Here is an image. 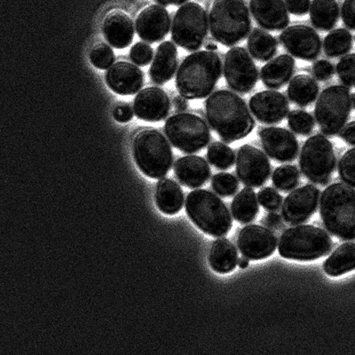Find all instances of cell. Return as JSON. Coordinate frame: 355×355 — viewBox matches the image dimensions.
Here are the masks:
<instances>
[{"instance_id":"cell-4","label":"cell","mask_w":355,"mask_h":355,"mask_svg":"<svg viewBox=\"0 0 355 355\" xmlns=\"http://www.w3.org/2000/svg\"><path fill=\"white\" fill-rule=\"evenodd\" d=\"M209 24L212 37L227 46H234L245 39L252 27L248 8L243 0H215Z\"/></svg>"},{"instance_id":"cell-49","label":"cell","mask_w":355,"mask_h":355,"mask_svg":"<svg viewBox=\"0 0 355 355\" xmlns=\"http://www.w3.org/2000/svg\"><path fill=\"white\" fill-rule=\"evenodd\" d=\"M264 224L268 227L278 228L281 227L282 218L277 214H269L264 220Z\"/></svg>"},{"instance_id":"cell-48","label":"cell","mask_w":355,"mask_h":355,"mask_svg":"<svg viewBox=\"0 0 355 355\" xmlns=\"http://www.w3.org/2000/svg\"><path fill=\"white\" fill-rule=\"evenodd\" d=\"M340 136L347 144L355 146V121L345 125Z\"/></svg>"},{"instance_id":"cell-50","label":"cell","mask_w":355,"mask_h":355,"mask_svg":"<svg viewBox=\"0 0 355 355\" xmlns=\"http://www.w3.org/2000/svg\"><path fill=\"white\" fill-rule=\"evenodd\" d=\"M173 104L178 111H185L189 106L188 101L182 96L174 98Z\"/></svg>"},{"instance_id":"cell-26","label":"cell","mask_w":355,"mask_h":355,"mask_svg":"<svg viewBox=\"0 0 355 355\" xmlns=\"http://www.w3.org/2000/svg\"><path fill=\"white\" fill-rule=\"evenodd\" d=\"M295 62L290 55H283L272 60L261 69L262 82L266 87L277 89L283 87L293 75Z\"/></svg>"},{"instance_id":"cell-41","label":"cell","mask_w":355,"mask_h":355,"mask_svg":"<svg viewBox=\"0 0 355 355\" xmlns=\"http://www.w3.org/2000/svg\"><path fill=\"white\" fill-rule=\"evenodd\" d=\"M337 72L345 85L355 87V53L341 59L337 66Z\"/></svg>"},{"instance_id":"cell-11","label":"cell","mask_w":355,"mask_h":355,"mask_svg":"<svg viewBox=\"0 0 355 355\" xmlns=\"http://www.w3.org/2000/svg\"><path fill=\"white\" fill-rule=\"evenodd\" d=\"M207 31V15L201 6L190 2L177 11L172 37L178 46L189 51L198 50L204 43Z\"/></svg>"},{"instance_id":"cell-25","label":"cell","mask_w":355,"mask_h":355,"mask_svg":"<svg viewBox=\"0 0 355 355\" xmlns=\"http://www.w3.org/2000/svg\"><path fill=\"white\" fill-rule=\"evenodd\" d=\"M178 52L176 46L170 41L158 46L157 55L152 62L150 76L154 84L164 85L170 81L176 71Z\"/></svg>"},{"instance_id":"cell-35","label":"cell","mask_w":355,"mask_h":355,"mask_svg":"<svg viewBox=\"0 0 355 355\" xmlns=\"http://www.w3.org/2000/svg\"><path fill=\"white\" fill-rule=\"evenodd\" d=\"M209 162L218 169L227 170L232 167L236 161L234 153L227 145L221 142H214L207 152Z\"/></svg>"},{"instance_id":"cell-46","label":"cell","mask_w":355,"mask_h":355,"mask_svg":"<svg viewBox=\"0 0 355 355\" xmlns=\"http://www.w3.org/2000/svg\"><path fill=\"white\" fill-rule=\"evenodd\" d=\"M287 10L295 15H305L310 10V0H285Z\"/></svg>"},{"instance_id":"cell-6","label":"cell","mask_w":355,"mask_h":355,"mask_svg":"<svg viewBox=\"0 0 355 355\" xmlns=\"http://www.w3.org/2000/svg\"><path fill=\"white\" fill-rule=\"evenodd\" d=\"M132 151L139 170L151 179L166 176L172 167V148L157 130L144 129L139 132L133 139Z\"/></svg>"},{"instance_id":"cell-39","label":"cell","mask_w":355,"mask_h":355,"mask_svg":"<svg viewBox=\"0 0 355 355\" xmlns=\"http://www.w3.org/2000/svg\"><path fill=\"white\" fill-rule=\"evenodd\" d=\"M211 185L214 191L223 198L236 194L239 189V182L236 178L230 173L217 174L212 179Z\"/></svg>"},{"instance_id":"cell-34","label":"cell","mask_w":355,"mask_h":355,"mask_svg":"<svg viewBox=\"0 0 355 355\" xmlns=\"http://www.w3.org/2000/svg\"><path fill=\"white\" fill-rule=\"evenodd\" d=\"M353 46V39L349 31L338 28L329 34L324 40V52L329 57H338L349 52Z\"/></svg>"},{"instance_id":"cell-52","label":"cell","mask_w":355,"mask_h":355,"mask_svg":"<svg viewBox=\"0 0 355 355\" xmlns=\"http://www.w3.org/2000/svg\"><path fill=\"white\" fill-rule=\"evenodd\" d=\"M239 268L241 269H245V268H248V266H249L248 259L245 258V257H244V258L240 259L239 261Z\"/></svg>"},{"instance_id":"cell-28","label":"cell","mask_w":355,"mask_h":355,"mask_svg":"<svg viewBox=\"0 0 355 355\" xmlns=\"http://www.w3.org/2000/svg\"><path fill=\"white\" fill-rule=\"evenodd\" d=\"M209 261L211 268L218 274H228L239 264V253L227 239L215 241L212 244Z\"/></svg>"},{"instance_id":"cell-20","label":"cell","mask_w":355,"mask_h":355,"mask_svg":"<svg viewBox=\"0 0 355 355\" xmlns=\"http://www.w3.org/2000/svg\"><path fill=\"white\" fill-rule=\"evenodd\" d=\"M170 109L169 97L160 88H146L135 100V115L144 121H162L168 116Z\"/></svg>"},{"instance_id":"cell-31","label":"cell","mask_w":355,"mask_h":355,"mask_svg":"<svg viewBox=\"0 0 355 355\" xmlns=\"http://www.w3.org/2000/svg\"><path fill=\"white\" fill-rule=\"evenodd\" d=\"M319 87L312 78L306 75H299L291 80L288 88V95L297 105H310L316 100Z\"/></svg>"},{"instance_id":"cell-10","label":"cell","mask_w":355,"mask_h":355,"mask_svg":"<svg viewBox=\"0 0 355 355\" xmlns=\"http://www.w3.org/2000/svg\"><path fill=\"white\" fill-rule=\"evenodd\" d=\"M300 164L304 175L311 182L328 184L336 166L331 141L321 135L307 139L301 152Z\"/></svg>"},{"instance_id":"cell-7","label":"cell","mask_w":355,"mask_h":355,"mask_svg":"<svg viewBox=\"0 0 355 355\" xmlns=\"http://www.w3.org/2000/svg\"><path fill=\"white\" fill-rule=\"evenodd\" d=\"M331 237L321 228L299 226L285 231L279 242V253L284 259L313 261L331 252Z\"/></svg>"},{"instance_id":"cell-18","label":"cell","mask_w":355,"mask_h":355,"mask_svg":"<svg viewBox=\"0 0 355 355\" xmlns=\"http://www.w3.org/2000/svg\"><path fill=\"white\" fill-rule=\"evenodd\" d=\"M263 148L272 159L291 162L299 153V144L293 133L277 128L263 129L261 133Z\"/></svg>"},{"instance_id":"cell-8","label":"cell","mask_w":355,"mask_h":355,"mask_svg":"<svg viewBox=\"0 0 355 355\" xmlns=\"http://www.w3.org/2000/svg\"><path fill=\"white\" fill-rule=\"evenodd\" d=\"M171 144L185 153H196L209 144L210 130L198 116L189 113L177 114L167 120L164 128Z\"/></svg>"},{"instance_id":"cell-53","label":"cell","mask_w":355,"mask_h":355,"mask_svg":"<svg viewBox=\"0 0 355 355\" xmlns=\"http://www.w3.org/2000/svg\"><path fill=\"white\" fill-rule=\"evenodd\" d=\"M206 49H207V51H211V52H214V51L218 49V46L215 43H208L206 44Z\"/></svg>"},{"instance_id":"cell-38","label":"cell","mask_w":355,"mask_h":355,"mask_svg":"<svg viewBox=\"0 0 355 355\" xmlns=\"http://www.w3.org/2000/svg\"><path fill=\"white\" fill-rule=\"evenodd\" d=\"M89 56H90L92 64L99 69H110L116 59L112 49L105 43H100L94 46Z\"/></svg>"},{"instance_id":"cell-24","label":"cell","mask_w":355,"mask_h":355,"mask_svg":"<svg viewBox=\"0 0 355 355\" xmlns=\"http://www.w3.org/2000/svg\"><path fill=\"white\" fill-rule=\"evenodd\" d=\"M174 173L180 182L190 189L205 185L211 176L207 162L196 155H189L178 160L174 166Z\"/></svg>"},{"instance_id":"cell-37","label":"cell","mask_w":355,"mask_h":355,"mask_svg":"<svg viewBox=\"0 0 355 355\" xmlns=\"http://www.w3.org/2000/svg\"><path fill=\"white\" fill-rule=\"evenodd\" d=\"M288 123L291 129L297 135H310L315 128V120L305 111L295 110L291 112L288 116Z\"/></svg>"},{"instance_id":"cell-5","label":"cell","mask_w":355,"mask_h":355,"mask_svg":"<svg viewBox=\"0 0 355 355\" xmlns=\"http://www.w3.org/2000/svg\"><path fill=\"white\" fill-rule=\"evenodd\" d=\"M186 211L196 226L209 236L222 237L232 228V218L226 205L207 190L190 193L187 198Z\"/></svg>"},{"instance_id":"cell-21","label":"cell","mask_w":355,"mask_h":355,"mask_svg":"<svg viewBox=\"0 0 355 355\" xmlns=\"http://www.w3.org/2000/svg\"><path fill=\"white\" fill-rule=\"evenodd\" d=\"M109 87L120 95H132L144 87V74L135 65L119 62L110 67L106 74Z\"/></svg>"},{"instance_id":"cell-43","label":"cell","mask_w":355,"mask_h":355,"mask_svg":"<svg viewBox=\"0 0 355 355\" xmlns=\"http://www.w3.org/2000/svg\"><path fill=\"white\" fill-rule=\"evenodd\" d=\"M258 200L263 207L271 211H277L283 202V198L271 188H266L259 191Z\"/></svg>"},{"instance_id":"cell-54","label":"cell","mask_w":355,"mask_h":355,"mask_svg":"<svg viewBox=\"0 0 355 355\" xmlns=\"http://www.w3.org/2000/svg\"><path fill=\"white\" fill-rule=\"evenodd\" d=\"M354 101V106H355V100Z\"/></svg>"},{"instance_id":"cell-29","label":"cell","mask_w":355,"mask_h":355,"mask_svg":"<svg viewBox=\"0 0 355 355\" xmlns=\"http://www.w3.org/2000/svg\"><path fill=\"white\" fill-rule=\"evenodd\" d=\"M326 274L338 277L355 270V243H347L339 246L323 265Z\"/></svg>"},{"instance_id":"cell-40","label":"cell","mask_w":355,"mask_h":355,"mask_svg":"<svg viewBox=\"0 0 355 355\" xmlns=\"http://www.w3.org/2000/svg\"><path fill=\"white\" fill-rule=\"evenodd\" d=\"M338 172L345 184L355 188V148L347 151L341 158Z\"/></svg>"},{"instance_id":"cell-42","label":"cell","mask_w":355,"mask_h":355,"mask_svg":"<svg viewBox=\"0 0 355 355\" xmlns=\"http://www.w3.org/2000/svg\"><path fill=\"white\" fill-rule=\"evenodd\" d=\"M130 58L135 64L142 67L147 66L150 64L153 58V50L150 44L144 42L135 44L130 52Z\"/></svg>"},{"instance_id":"cell-13","label":"cell","mask_w":355,"mask_h":355,"mask_svg":"<svg viewBox=\"0 0 355 355\" xmlns=\"http://www.w3.org/2000/svg\"><path fill=\"white\" fill-rule=\"evenodd\" d=\"M236 171L244 185L259 188L270 176L271 166L263 152L252 146L244 145L237 154Z\"/></svg>"},{"instance_id":"cell-27","label":"cell","mask_w":355,"mask_h":355,"mask_svg":"<svg viewBox=\"0 0 355 355\" xmlns=\"http://www.w3.org/2000/svg\"><path fill=\"white\" fill-rule=\"evenodd\" d=\"M155 202L163 214H177L182 211L184 204L182 188L173 180H161L155 189Z\"/></svg>"},{"instance_id":"cell-23","label":"cell","mask_w":355,"mask_h":355,"mask_svg":"<svg viewBox=\"0 0 355 355\" xmlns=\"http://www.w3.org/2000/svg\"><path fill=\"white\" fill-rule=\"evenodd\" d=\"M104 37L111 46L125 49L132 44L135 26L132 19L122 11H114L107 15L103 22Z\"/></svg>"},{"instance_id":"cell-47","label":"cell","mask_w":355,"mask_h":355,"mask_svg":"<svg viewBox=\"0 0 355 355\" xmlns=\"http://www.w3.org/2000/svg\"><path fill=\"white\" fill-rule=\"evenodd\" d=\"M114 119L119 123H128L131 121L133 116V111L132 107L128 104H121L116 107L113 113Z\"/></svg>"},{"instance_id":"cell-22","label":"cell","mask_w":355,"mask_h":355,"mask_svg":"<svg viewBox=\"0 0 355 355\" xmlns=\"http://www.w3.org/2000/svg\"><path fill=\"white\" fill-rule=\"evenodd\" d=\"M250 8L256 21L266 30H283L290 24L283 0H250Z\"/></svg>"},{"instance_id":"cell-19","label":"cell","mask_w":355,"mask_h":355,"mask_svg":"<svg viewBox=\"0 0 355 355\" xmlns=\"http://www.w3.org/2000/svg\"><path fill=\"white\" fill-rule=\"evenodd\" d=\"M250 107L256 119L265 123L283 121L290 110L286 98L275 91L255 94L250 101Z\"/></svg>"},{"instance_id":"cell-44","label":"cell","mask_w":355,"mask_h":355,"mask_svg":"<svg viewBox=\"0 0 355 355\" xmlns=\"http://www.w3.org/2000/svg\"><path fill=\"white\" fill-rule=\"evenodd\" d=\"M313 74L318 80H327L334 74V67L331 62L321 60L313 65Z\"/></svg>"},{"instance_id":"cell-30","label":"cell","mask_w":355,"mask_h":355,"mask_svg":"<svg viewBox=\"0 0 355 355\" xmlns=\"http://www.w3.org/2000/svg\"><path fill=\"white\" fill-rule=\"evenodd\" d=\"M339 9L336 0H313L310 8V18L313 26L329 31L337 24Z\"/></svg>"},{"instance_id":"cell-15","label":"cell","mask_w":355,"mask_h":355,"mask_svg":"<svg viewBox=\"0 0 355 355\" xmlns=\"http://www.w3.org/2000/svg\"><path fill=\"white\" fill-rule=\"evenodd\" d=\"M239 248L243 257L250 261L269 258L277 250V239L268 228L257 225L245 227L239 236Z\"/></svg>"},{"instance_id":"cell-1","label":"cell","mask_w":355,"mask_h":355,"mask_svg":"<svg viewBox=\"0 0 355 355\" xmlns=\"http://www.w3.org/2000/svg\"><path fill=\"white\" fill-rule=\"evenodd\" d=\"M209 123L224 141L234 142L247 137L255 123L248 107L239 95L218 91L206 101Z\"/></svg>"},{"instance_id":"cell-45","label":"cell","mask_w":355,"mask_h":355,"mask_svg":"<svg viewBox=\"0 0 355 355\" xmlns=\"http://www.w3.org/2000/svg\"><path fill=\"white\" fill-rule=\"evenodd\" d=\"M342 19L345 26L355 31V0H345L342 6Z\"/></svg>"},{"instance_id":"cell-32","label":"cell","mask_w":355,"mask_h":355,"mask_svg":"<svg viewBox=\"0 0 355 355\" xmlns=\"http://www.w3.org/2000/svg\"><path fill=\"white\" fill-rule=\"evenodd\" d=\"M232 214L241 224L250 223L259 214L258 199L252 189L245 188L234 198L232 202Z\"/></svg>"},{"instance_id":"cell-2","label":"cell","mask_w":355,"mask_h":355,"mask_svg":"<svg viewBox=\"0 0 355 355\" xmlns=\"http://www.w3.org/2000/svg\"><path fill=\"white\" fill-rule=\"evenodd\" d=\"M222 72L220 56L201 51L187 57L178 71L176 87L187 100L204 99L214 90Z\"/></svg>"},{"instance_id":"cell-14","label":"cell","mask_w":355,"mask_h":355,"mask_svg":"<svg viewBox=\"0 0 355 355\" xmlns=\"http://www.w3.org/2000/svg\"><path fill=\"white\" fill-rule=\"evenodd\" d=\"M280 40L291 55L305 61L315 60L321 52L322 42L318 34L305 25L287 28L281 34Z\"/></svg>"},{"instance_id":"cell-33","label":"cell","mask_w":355,"mask_h":355,"mask_svg":"<svg viewBox=\"0 0 355 355\" xmlns=\"http://www.w3.org/2000/svg\"><path fill=\"white\" fill-rule=\"evenodd\" d=\"M248 49L253 57L261 62L269 61L277 51V42L274 37L265 31L255 28L248 40Z\"/></svg>"},{"instance_id":"cell-3","label":"cell","mask_w":355,"mask_h":355,"mask_svg":"<svg viewBox=\"0 0 355 355\" xmlns=\"http://www.w3.org/2000/svg\"><path fill=\"white\" fill-rule=\"evenodd\" d=\"M321 217L333 236L355 240V190L344 184H333L321 199Z\"/></svg>"},{"instance_id":"cell-9","label":"cell","mask_w":355,"mask_h":355,"mask_svg":"<svg viewBox=\"0 0 355 355\" xmlns=\"http://www.w3.org/2000/svg\"><path fill=\"white\" fill-rule=\"evenodd\" d=\"M352 109V97L347 87L334 85L325 89L315 107V119L327 135H337L343 129Z\"/></svg>"},{"instance_id":"cell-16","label":"cell","mask_w":355,"mask_h":355,"mask_svg":"<svg viewBox=\"0 0 355 355\" xmlns=\"http://www.w3.org/2000/svg\"><path fill=\"white\" fill-rule=\"evenodd\" d=\"M319 198V189L312 185L295 190L284 202L282 214L284 220L293 225L309 220L316 211Z\"/></svg>"},{"instance_id":"cell-36","label":"cell","mask_w":355,"mask_h":355,"mask_svg":"<svg viewBox=\"0 0 355 355\" xmlns=\"http://www.w3.org/2000/svg\"><path fill=\"white\" fill-rule=\"evenodd\" d=\"M299 182V171L293 166L278 167L272 174V183L281 191H291L296 188Z\"/></svg>"},{"instance_id":"cell-51","label":"cell","mask_w":355,"mask_h":355,"mask_svg":"<svg viewBox=\"0 0 355 355\" xmlns=\"http://www.w3.org/2000/svg\"><path fill=\"white\" fill-rule=\"evenodd\" d=\"M157 1L164 6H179L188 1V0H157Z\"/></svg>"},{"instance_id":"cell-17","label":"cell","mask_w":355,"mask_h":355,"mask_svg":"<svg viewBox=\"0 0 355 355\" xmlns=\"http://www.w3.org/2000/svg\"><path fill=\"white\" fill-rule=\"evenodd\" d=\"M171 28L170 15L163 6H148L139 12L136 20L139 37L148 43L158 42L167 36Z\"/></svg>"},{"instance_id":"cell-12","label":"cell","mask_w":355,"mask_h":355,"mask_svg":"<svg viewBox=\"0 0 355 355\" xmlns=\"http://www.w3.org/2000/svg\"><path fill=\"white\" fill-rule=\"evenodd\" d=\"M224 74L228 85L241 94L249 93L258 81L254 62L242 47L228 51L225 57Z\"/></svg>"}]
</instances>
